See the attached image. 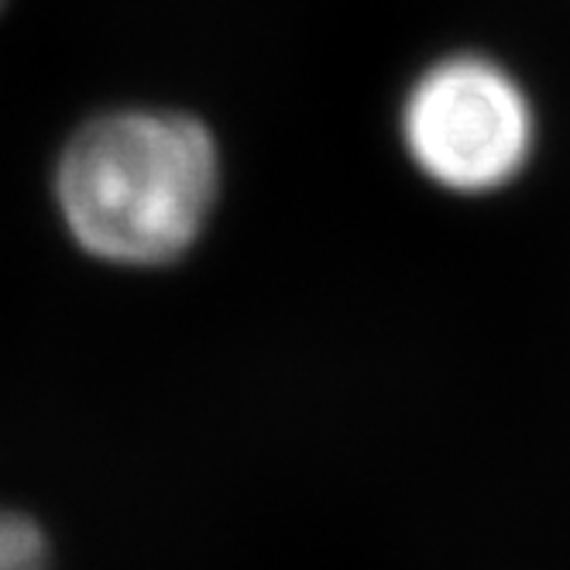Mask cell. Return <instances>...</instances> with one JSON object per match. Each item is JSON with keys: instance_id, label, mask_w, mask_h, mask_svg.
<instances>
[{"instance_id": "cell-3", "label": "cell", "mask_w": 570, "mask_h": 570, "mask_svg": "<svg viewBox=\"0 0 570 570\" xmlns=\"http://www.w3.org/2000/svg\"><path fill=\"white\" fill-rule=\"evenodd\" d=\"M49 543L24 512L0 509V570H46Z\"/></svg>"}, {"instance_id": "cell-4", "label": "cell", "mask_w": 570, "mask_h": 570, "mask_svg": "<svg viewBox=\"0 0 570 570\" xmlns=\"http://www.w3.org/2000/svg\"><path fill=\"white\" fill-rule=\"evenodd\" d=\"M0 4H4V0H0Z\"/></svg>"}, {"instance_id": "cell-2", "label": "cell", "mask_w": 570, "mask_h": 570, "mask_svg": "<svg viewBox=\"0 0 570 570\" xmlns=\"http://www.w3.org/2000/svg\"><path fill=\"white\" fill-rule=\"evenodd\" d=\"M402 135L433 183L454 193H488L522 169L533 148V114L495 62L446 59L413 87Z\"/></svg>"}, {"instance_id": "cell-1", "label": "cell", "mask_w": 570, "mask_h": 570, "mask_svg": "<svg viewBox=\"0 0 570 570\" xmlns=\"http://www.w3.org/2000/svg\"><path fill=\"white\" fill-rule=\"evenodd\" d=\"M217 145L193 117L120 110L83 125L56 173L69 234L114 265H166L193 248L217 196Z\"/></svg>"}]
</instances>
